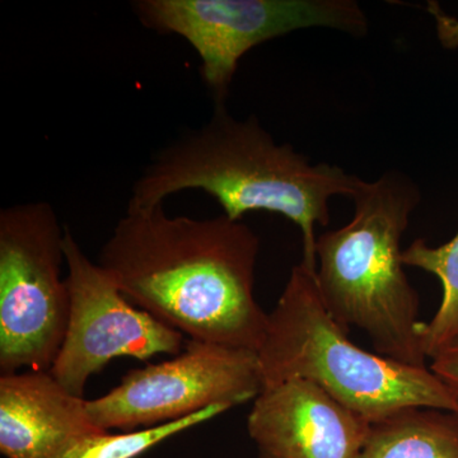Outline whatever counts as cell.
I'll list each match as a JSON object with an SVG mask.
<instances>
[{"label":"cell","instance_id":"cell-1","mask_svg":"<svg viewBox=\"0 0 458 458\" xmlns=\"http://www.w3.org/2000/svg\"><path fill=\"white\" fill-rule=\"evenodd\" d=\"M260 238L225 214L172 216L128 207L98 264L140 310L190 340L258 352L267 318L255 297Z\"/></svg>","mask_w":458,"mask_h":458},{"label":"cell","instance_id":"cell-2","mask_svg":"<svg viewBox=\"0 0 458 458\" xmlns=\"http://www.w3.org/2000/svg\"><path fill=\"white\" fill-rule=\"evenodd\" d=\"M361 182L337 165H311L276 143L258 117L237 120L222 104L200 129L159 150L132 186L128 207H155L176 192L201 190L232 221L260 210L282 214L302 233L301 262L316 270L315 228L330 222L328 201L354 197Z\"/></svg>","mask_w":458,"mask_h":458},{"label":"cell","instance_id":"cell-3","mask_svg":"<svg viewBox=\"0 0 458 458\" xmlns=\"http://www.w3.org/2000/svg\"><path fill=\"white\" fill-rule=\"evenodd\" d=\"M348 225L316 241V282L328 312L349 330L360 328L376 352L427 367L419 295L403 269L401 238L421 200L414 180L385 172L363 181Z\"/></svg>","mask_w":458,"mask_h":458},{"label":"cell","instance_id":"cell-4","mask_svg":"<svg viewBox=\"0 0 458 458\" xmlns=\"http://www.w3.org/2000/svg\"><path fill=\"white\" fill-rule=\"evenodd\" d=\"M348 333L325 306L316 270L295 265L258 351L262 388L306 379L370 424L412 408L458 414L454 394L429 367L364 351Z\"/></svg>","mask_w":458,"mask_h":458},{"label":"cell","instance_id":"cell-5","mask_svg":"<svg viewBox=\"0 0 458 458\" xmlns=\"http://www.w3.org/2000/svg\"><path fill=\"white\" fill-rule=\"evenodd\" d=\"M65 227L47 201L0 210V373L47 372L64 342Z\"/></svg>","mask_w":458,"mask_h":458},{"label":"cell","instance_id":"cell-6","mask_svg":"<svg viewBox=\"0 0 458 458\" xmlns=\"http://www.w3.org/2000/svg\"><path fill=\"white\" fill-rule=\"evenodd\" d=\"M141 25L194 47L216 105L225 104L243 55L262 42L311 27L364 38L369 18L352 0H138Z\"/></svg>","mask_w":458,"mask_h":458},{"label":"cell","instance_id":"cell-7","mask_svg":"<svg viewBox=\"0 0 458 458\" xmlns=\"http://www.w3.org/2000/svg\"><path fill=\"white\" fill-rule=\"evenodd\" d=\"M261 388L258 352L189 340L171 360L132 369L104 396L87 400V411L101 429L131 432L242 405Z\"/></svg>","mask_w":458,"mask_h":458},{"label":"cell","instance_id":"cell-8","mask_svg":"<svg viewBox=\"0 0 458 458\" xmlns=\"http://www.w3.org/2000/svg\"><path fill=\"white\" fill-rule=\"evenodd\" d=\"M64 252L68 327L50 373L69 393L83 397L90 377L114 358L146 361L182 352L185 336L132 304L68 227Z\"/></svg>","mask_w":458,"mask_h":458},{"label":"cell","instance_id":"cell-9","mask_svg":"<svg viewBox=\"0 0 458 458\" xmlns=\"http://www.w3.org/2000/svg\"><path fill=\"white\" fill-rule=\"evenodd\" d=\"M370 426L301 378L262 388L247 418L259 452L271 458H358Z\"/></svg>","mask_w":458,"mask_h":458},{"label":"cell","instance_id":"cell-10","mask_svg":"<svg viewBox=\"0 0 458 458\" xmlns=\"http://www.w3.org/2000/svg\"><path fill=\"white\" fill-rule=\"evenodd\" d=\"M87 400L75 396L50 370L0 375V452L5 458H60L89 434Z\"/></svg>","mask_w":458,"mask_h":458},{"label":"cell","instance_id":"cell-11","mask_svg":"<svg viewBox=\"0 0 458 458\" xmlns=\"http://www.w3.org/2000/svg\"><path fill=\"white\" fill-rule=\"evenodd\" d=\"M358 458H458V414L401 410L370 426Z\"/></svg>","mask_w":458,"mask_h":458},{"label":"cell","instance_id":"cell-12","mask_svg":"<svg viewBox=\"0 0 458 458\" xmlns=\"http://www.w3.org/2000/svg\"><path fill=\"white\" fill-rule=\"evenodd\" d=\"M403 261L405 267L433 274L442 284L441 306L423 327V349L430 360L443 346L458 339V232L448 242L436 247L418 238L403 250Z\"/></svg>","mask_w":458,"mask_h":458},{"label":"cell","instance_id":"cell-13","mask_svg":"<svg viewBox=\"0 0 458 458\" xmlns=\"http://www.w3.org/2000/svg\"><path fill=\"white\" fill-rule=\"evenodd\" d=\"M227 406L216 405L201 410L180 420L161 426L143 428L125 433H110L108 430L89 434L72 445L60 458H137L144 452L181 432L200 426L210 419L228 411Z\"/></svg>","mask_w":458,"mask_h":458},{"label":"cell","instance_id":"cell-14","mask_svg":"<svg viewBox=\"0 0 458 458\" xmlns=\"http://www.w3.org/2000/svg\"><path fill=\"white\" fill-rule=\"evenodd\" d=\"M430 360L429 369L441 379L458 403V339L443 346Z\"/></svg>","mask_w":458,"mask_h":458},{"label":"cell","instance_id":"cell-15","mask_svg":"<svg viewBox=\"0 0 458 458\" xmlns=\"http://www.w3.org/2000/svg\"><path fill=\"white\" fill-rule=\"evenodd\" d=\"M428 12L436 20L437 35L445 49L454 50L458 47V18L445 14L438 3L429 2Z\"/></svg>","mask_w":458,"mask_h":458},{"label":"cell","instance_id":"cell-16","mask_svg":"<svg viewBox=\"0 0 458 458\" xmlns=\"http://www.w3.org/2000/svg\"><path fill=\"white\" fill-rule=\"evenodd\" d=\"M259 458H271V457L264 456V454H259Z\"/></svg>","mask_w":458,"mask_h":458}]
</instances>
